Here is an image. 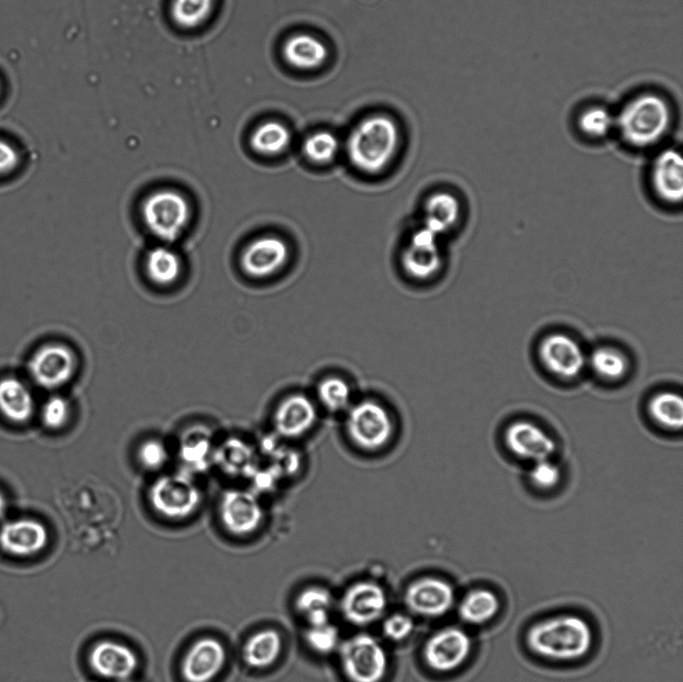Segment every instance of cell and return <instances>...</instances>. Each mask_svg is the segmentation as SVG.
<instances>
[{
  "label": "cell",
  "instance_id": "cell-1",
  "mask_svg": "<svg viewBox=\"0 0 683 682\" xmlns=\"http://www.w3.org/2000/svg\"><path fill=\"white\" fill-rule=\"evenodd\" d=\"M593 631L582 617L562 614L541 620L527 631L526 644L537 656L571 661L585 657L593 645Z\"/></svg>",
  "mask_w": 683,
  "mask_h": 682
},
{
  "label": "cell",
  "instance_id": "cell-2",
  "mask_svg": "<svg viewBox=\"0 0 683 682\" xmlns=\"http://www.w3.org/2000/svg\"><path fill=\"white\" fill-rule=\"evenodd\" d=\"M672 122L671 106L656 92L646 91L630 98L615 115V131L628 146L649 148L661 141Z\"/></svg>",
  "mask_w": 683,
  "mask_h": 682
},
{
  "label": "cell",
  "instance_id": "cell-3",
  "mask_svg": "<svg viewBox=\"0 0 683 682\" xmlns=\"http://www.w3.org/2000/svg\"><path fill=\"white\" fill-rule=\"evenodd\" d=\"M73 497V514L88 543L113 535L121 520L122 505L109 486L88 477L75 488Z\"/></svg>",
  "mask_w": 683,
  "mask_h": 682
},
{
  "label": "cell",
  "instance_id": "cell-4",
  "mask_svg": "<svg viewBox=\"0 0 683 682\" xmlns=\"http://www.w3.org/2000/svg\"><path fill=\"white\" fill-rule=\"evenodd\" d=\"M398 139V129L391 118L383 115L365 118L349 135V159L359 170L379 172L394 156Z\"/></svg>",
  "mask_w": 683,
  "mask_h": 682
},
{
  "label": "cell",
  "instance_id": "cell-5",
  "mask_svg": "<svg viewBox=\"0 0 683 682\" xmlns=\"http://www.w3.org/2000/svg\"><path fill=\"white\" fill-rule=\"evenodd\" d=\"M348 438L363 451L376 452L386 447L394 434L391 413L374 399L352 403L346 410Z\"/></svg>",
  "mask_w": 683,
  "mask_h": 682
},
{
  "label": "cell",
  "instance_id": "cell-6",
  "mask_svg": "<svg viewBox=\"0 0 683 682\" xmlns=\"http://www.w3.org/2000/svg\"><path fill=\"white\" fill-rule=\"evenodd\" d=\"M339 661L350 682H380L388 668L387 654L373 636L359 633L338 646Z\"/></svg>",
  "mask_w": 683,
  "mask_h": 682
},
{
  "label": "cell",
  "instance_id": "cell-7",
  "mask_svg": "<svg viewBox=\"0 0 683 682\" xmlns=\"http://www.w3.org/2000/svg\"><path fill=\"white\" fill-rule=\"evenodd\" d=\"M142 215L148 229L159 239L172 242L186 227L190 209L186 199L174 190H159L143 203Z\"/></svg>",
  "mask_w": 683,
  "mask_h": 682
},
{
  "label": "cell",
  "instance_id": "cell-8",
  "mask_svg": "<svg viewBox=\"0 0 683 682\" xmlns=\"http://www.w3.org/2000/svg\"><path fill=\"white\" fill-rule=\"evenodd\" d=\"M542 366L551 375L563 379H575L587 366V355L579 342L567 333L551 332L538 345Z\"/></svg>",
  "mask_w": 683,
  "mask_h": 682
},
{
  "label": "cell",
  "instance_id": "cell-9",
  "mask_svg": "<svg viewBox=\"0 0 683 682\" xmlns=\"http://www.w3.org/2000/svg\"><path fill=\"white\" fill-rule=\"evenodd\" d=\"M31 379L44 389L66 384L76 369V359L70 348L61 343H47L37 348L28 360Z\"/></svg>",
  "mask_w": 683,
  "mask_h": 682
},
{
  "label": "cell",
  "instance_id": "cell-10",
  "mask_svg": "<svg viewBox=\"0 0 683 682\" xmlns=\"http://www.w3.org/2000/svg\"><path fill=\"white\" fill-rule=\"evenodd\" d=\"M471 648L468 633L450 626L434 632L425 642L422 654L430 669L446 673L459 668L468 659Z\"/></svg>",
  "mask_w": 683,
  "mask_h": 682
},
{
  "label": "cell",
  "instance_id": "cell-11",
  "mask_svg": "<svg viewBox=\"0 0 683 682\" xmlns=\"http://www.w3.org/2000/svg\"><path fill=\"white\" fill-rule=\"evenodd\" d=\"M150 501L161 515L183 519L198 508L200 493L191 481L179 476H166L158 479L152 486Z\"/></svg>",
  "mask_w": 683,
  "mask_h": 682
},
{
  "label": "cell",
  "instance_id": "cell-12",
  "mask_svg": "<svg viewBox=\"0 0 683 682\" xmlns=\"http://www.w3.org/2000/svg\"><path fill=\"white\" fill-rule=\"evenodd\" d=\"M386 606L384 589L372 581H358L350 585L340 599V611L344 619L362 627L379 620Z\"/></svg>",
  "mask_w": 683,
  "mask_h": 682
},
{
  "label": "cell",
  "instance_id": "cell-13",
  "mask_svg": "<svg viewBox=\"0 0 683 682\" xmlns=\"http://www.w3.org/2000/svg\"><path fill=\"white\" fill-rule=\"evenodd\" d=\"M455 601L452 586L438 577H422L412 581L404 593V602L414 614L437 618L446 614Z\"/></svg>",
  "mask_w": 683,
  "mask_h": 682
},
{
  "label": "cell",
  "instance_id": "cell-14",
  "mask_svg": "<svg viewBox=\"0 0 683 682\" xmlns=\"http://www.w3.org/2000/svg\"><path fill=\"white\" fill-rule=\"evenodd\" d=\"M503 440L512 455L532 463L551 459L557 448L548 432L529 420L510 423L504 431Z\"/></svg>",
  "mask_w": 683,
  "mask_h": 682
},
{
  "label": "cell",
  "instance_id": "cell-15",
  "mask_svg": "<svg viewBox=\"0 0 683 682\" xmlns=\"http://www.w3.org/2000/svg\"><path fill=\"white\" fill-rule=\"evenodd\" d=\"M90 668L100 677L123 682L138 668V657L127 645L113 640L95 643L88 655Z\"/></svg>",
  "mask_w": 683,
  "mask_h": 682
},
{
  "label": "cell",
  "instance_id": "cell-16",
  "mask_svg": "<svg viewBox=\"0 0 683 682\" xmlns=\"http://www.w3.org/2000/svg\"><path fill=\"white\" fill-rule=\"evenodd\" d=\"M226 650L213 637L196 640L186 652L181 663V674L186 682H210L224 667Z\"/></svg>",
  "mask_w": 683,
  "mask_h": 682
},
{
  "label": "cell",
  "instance_id": "cell-17",
  "mask_svg": "<svg viewBox=\"0 0 683 682\" xmlns=\"http://www.w3.org/2000/svg\"><path fill=\"white\" fill-rule=\"evenodd\" d=\"M650 184L654 195L668 205L680 204L683 198V159L674 148L659 152L650 169Z\"/></svg>",
  "mask_w": 683,
  "mask_h": 682
},
{
  "label": "cell",
  "instance_id": "cell-18",
  "mask_svg": "<svg viewBox=\"0 0 683 682\" xmlns=\"http://www.w3.org/2000/svg\"><path fill=\"white\" fill-rule=\"evenodd\" d=\"M49 539L45 525L32 518H18L0 527V548L13 556H30L45 548Z\"/></svg>",
  "mask_w": 683,
  "mask_h": 682
},
{
  "label": "cell",
  "instance_id": "cell-19",
  "mask_svg": "<svg viewBox=\"0 0 683 682\" xmlns=\"http://www.w3.org/2000/svg\"><path fill=\"white\" fill-rule=\"evenodd\" d=\"M438 238L437 234L425 226L412 234L402 254L403 267L410 276L425 279L440 269L442 257Z\"/></svg>",
  "mask_w": 683,
  "mask_h": 682
},
{
  "label": "cell",
  "instance_id": "cell-20",
  "mask_svg": "<svg viewBox=\"0 0 683 682\" xmlns=\"http://www.w3.org/2000/svg\"><path fill=\"white\" fill-rule=\"evenodd\" d=\"M287 244L274 236H263L252 241L244 249L241 266L246 274L263 278L278 271L287 261Z\"/></svg>",
  "mask_w": 683,
  "mask_h": 682
},
{
  "label": "cell",
  "instance_id": "cell-21",
  "mask_svg": "<svg viewBox=\"0 0 683 682\" xmlns=\"http://www.w3.org/2000/svg\"><path fill=\"white\" fill-rule=\"evenodd\" d=\"M316 418L314 401L303 393H292L277 405L274 425L280 435L296 438L308 432L315 424Z\"/></svg>",
  "mask_w": 683,
  "mask_h": 682
},
{
  "label": "cell",
  "instance_id": "cell-22",
  "mask_svg": "<svg viewBox=\"0 0 683 682\" xmlns=\"http://www.w3.org/2000/svg\"><path fill=\"white\" fill-rule=\"evenodd\" d=\"M220 512L226 529L238 536L256 531L263 519L258 501L252 495L239 491L229 492L223 497Z\"/></svg>",
  "mask_w": 683,
  "mask_h": 682
},
{
  "label": "cell",
  "instance_id": "cell-23",
  "mask_svg": "<svg viewBox=\"0 0 683 682\" xmlns=\"http://www.w3.org/2000/svg\"><path fill=\"white\" fill-rule=\"evenodd\" d=\"M35 402L29 388L14 376L0 379V413L12 423L23 424L33 416Z\"/></svg>",
  "mask_w": 683,
  "mask_h": 682
},
{
  "label": "cell",
  "instance_id": "cell-24",
  "mask_svg": "<svg viewBox=\"0 0 683 682\" xmlns=\"http://www.w3.org/2000/svg\"><path fill=\"white\" fill-rule=\"evenodd\" d=\"M284 59L291 66L310 70L321 66L328 57L326 45L309 34H296L283 45Z\"/></svg>",
  "mask_w": 683,
  "mask_h": 682
},
{
  "label": "cell",
  "instance_id": "cell-25",
  "mask_svg": "<svg viewBox=\"0 0 683 682\" xmlns=\"http://www.w3.org/2000/svg\"><path fill=\"white\" fill-rule=\"evenodd\" d=\"M282 641L273 629H263L251 635L242 650L244 662L251 668L262 669L272 665L279 657Z\"/></svg>",
  "mask_w": 683,
  "mask_h": 682
},
{
  "label": "cell",
  "instance_id": "cell-26",
  "mask_svg": "<svg viewBox=\"0 0 683 682\" xmlns=\"http://www.w3.org/2000/svg\"><path fill=\"white\" fill-rule=\"evenodd\" d=\"M459 215L457 198L448 192H438L431 195L426 202L423 226L440 236L456 224Z\"/></svg>",
  "mask_w": 683,
  "mask_h": 682
},
{
  "label": "cell",
  "instance_id": "cell-27",
  "mask_svg": "<svg viewBox=\"0 0 683 682\" xmlns=\"http://www.w3.org/2000/svg\"><path fill=\"white\" fill-rule=\"evenodd\" d=\"M500 608L498 596L489 589L478 588L468 592L460 601L458 614L470 625H481L493 619Z\"/></svg>",
  "mask_w": 683,
  "mask_h": 682
},
{
  "label": "cell",
  "instance_id": "cell-28",
  "mask_svg": "<svg viewBox=\"0 0 683 682\" xmlns=\"http://www.w3.org/2000/svg\"><path fill=\"white\" fill-rule=\"evenodd\" d=\"M652 421L663 429L679 431L683 426V400L673 391L654 394L647 403Z\"/></svg>",
  "mask_w": 683,
  "mask_h": 682
},
{
  "label": "cell",
  "instance_id": "cell-29",
  "mask_svg": "<svg viewBox=\"0 0 683 682\" xmlns=\"http://www.w3.org/2000/svg\"><path fill=\"white\" fill-rule=\"evenodd\" d=\"M333 604L331 593L321 586H310L299 592L295 599V608L308 626L330 622L329 611Z\"/></svg>",
  "mask_w": 683,
  "mask_h": 682
},
{
  "label": "cell",
  "instance_id": "cell-30",
  "mask_svg": "<svg viewBox=\"0 0 683 682\" xmlns=\"http://www.w3.org/2000/svg\"><path fill=\"white\" fill-rule=\"evenodd\" d=\"M587 366L603 380L618 381L627 374L629 361L624 352L616 347L598 346L587 355Z\"/></svg>",
  "mask_w": 683,
  "mask_h": 682
},
{
  "label": "cell",
  "instance_id": "cell-31",
  "mask_svg": "<svg viewBox=\"0 0 683 682\" xmlns=\"http://www.w3.org/2000/svg\"><path fill=\"white\" fill-rule=\"evenodd\" d=\"M290 141L291 133L288 128L277 121L260 124L250 137L252 149L263 155L281 153L289 146Z\"/></svg>",
  "mask_w": 683,
  "mask_h": 682
},
{
  "label": "cell",
  "instance_id": "cell-32",
  "mask_svg": "<svg viewBox=\"0 0 683 682\" xmlns=\"http://www.w3.org/2000/svg\"><path fill=\"white\" fill-rule=\"evenodd\" d=\"M146 271L153 282L168 285L179 276L180 262L169 248L156 247L146 257Z\"/></svg>",
  "mask_w": 683,
  "mask_h": 682
},
{
  "label": "cell",
  "instance_id": "cell-33",
  "mask_svg": "<svg viewBox=\"0 0 683 682\" xmlns=\"http://www.w3.org/2000/svg\"><path fill=\"white\" fill-rule=\"evenodd\" d=\"M577 127L589 139H603L615 130V115L604 106H588L579 113Z\"/></svg>",
  "mask_w": 683,
  "mask_h": 682
},
{
  "label": "cell",
  "instance_id": "cell-34",
  "mask_svg": "<svg viewBox=\"0 0 683 682\" xmlns=\"http://www.w3.org/2000/svg\"><path fill=\"white\" fill-rule=\"evenodd\" d=\"M214 2L215 0H172L171 17L181 28H197L211 15Z\"/></svg>",
  "mask_w": 683,
  "mask_h": 682
},
{
  "label": "cell",
  "instance_id": "cell-35",
  "mask_svg": "<svg viewBox=\"0 0 683 682\" xmlns=\"http://www.w3.org/2000/svg\"><path fill=\"white\" fill-rule=\"evenodd\" d=\"M316 392L319 402L330 411L347 410L352 404L351 388L341 377L328 376L322 379Z\"/></svg>",
  "mask_w": 683,
  "mask_h": 682
},
{
  "label": "cell",
  "instance_id": "cell-36",
  "mask_svg": "<svg viewBox=\"0 0 683 682\" xmlns=\"http://www.w3.org/2000/svg\"><path fill=\"white\" fill-rule=\"evenodd\" d=\"M337 138L326 131L309 136L303 143V152L311 161L322 163L334 158L338 151Z\"/></svg>",
  "mask_w": 683,
  "mask_h": 682
},
{
  "label": "cell",
  "instance_id": "cell-37",
  "mask_svg": "<svg viewBox=\"0 0 683 682\" xmlns=\"http://www.w3.org/2000/svg\"><path fill=\"white\" fill-rule=\"evenodd\" d=\"M304 637L307 645L319 654H329L339 646L338 629L330 622L308 626Z\"/></svg>",
  "mask_w": 683,
  "mask_h": 682
},
{
  "label": "cell",
  "instance_id": "cell-38",
  "mask_svg": "<svg viewBox=\"0 0 683 682\" xmlns=\"http://www.w3.org/2000/svg\"><path fill=\"white\" fill-rule=\"evenodd\" d=\"M562 479L561 467L551 459L532 463L528 471V480L539 490L548 491L556 488Z\"/></svg>",
  "mask_w": 683,
  "mask_h": 682
},
{
  "label": "cell",
  "instance_id": "cell-39",
  "mask_svg": "<svg viewBox=\"0 0 683 682\" xmlns=\"http://www.w3.org/2000/svg\"><path fill=\"white\" fill-rule=\"evenodd\" d=\"M70 407L64 398L52 396L48 398L41 409V420L49 429H59L67 422Z\"/></svg>",
  "mask_w": 683,
  "mask_h": 682
},
{
  "label": "cell",
  "instance_id": "cell-40",
  "mask_svg": "<svg viewBox=\"0 0 683 682\" xmlns=\"http://www.w3.org/2000/svg\"><path fill=\"white\" fill-rule=\"evenodd\" d=\"M414 629L412 618L406 614L395 613L388 616L382 625L383 634L392 641H402L407 638Z\"/></svg>",
  "mask_w": 683,
  "mask_h": 682
},
{
  "label": "cell",
  "instance_id": "cell-41",
  "mask_svg": "<svg viewBox=\"0 0 683 682\" xmlns=\"http://www.w3.org/2000/svg\"><path fill=\"white\" fill-rule=\"evenodd\" d=\"M139 458L147 468H158L167 459L166 449L160 442L149 440L140 447Z\"/></svg>",
  "mask_w": 683,
  "mask_h": 682
},
{
  "label": "cell",
  "instance_id": "cell-42",
  "mask_svg": "<svg viewBox=\"0 0 683 682\" xmlns=\"http://www.w3.org/2000/svg\"><path fill=\"white\" fill-rule=\"evenodd\" d=\"M20 163L17 149L8 141L0 138V176L12 173Z\"/></svg>",
  "mask_w": 683,
  "mask_h": 682
},
{
  "label": "cell",
  "instance_id": "cell-43",
  "mask_svg": "<svg viewBox=\"0 0 683 682\" xmlns=\"http://www.w3.org/2000/svg\"><path fill=\"white\" fill-rule=\"evenodd\" d=\"M7 501L3 493L0 491V516H2L6 510Z\"/></svg>",
  "mask_w": 683,
  "mask_h": 682
},
{
  "label": "cell",
  "instance_id": "cell-44",
  "mask_svg": "<svg viewBox=\"0 0 683 682\" xmlns=\"http://www.w3.org/2000/svg\"><path fill=\"white\" fill-rule=\"evenodd\" d=\"M123 682H132V681H128V680H126V681H123Z\"/></svg>",
  "mask_w": 683,
  "mask_h": 682
},
{
  "label": "cell",
  "instance_id": "cell-45",
  "mask_svg": "<svg viewBox=\"0 0 683 682\" xmlns=\"http://www.w3.org/2000/svg\"><path fill=\"white\" fill-rule=\"evenodd\" d=\"M0 91H1V86H0Z\"/></svg>",
  "mask_w": 683,
  "mask_h": 682
}]
</instances>
